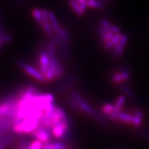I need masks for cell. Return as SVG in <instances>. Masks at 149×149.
I'll return each instance as SVG.
<instances>
[{"instance_id": "2", "label": "cell", "mask_w": 149, "mask_h": 149, "mask_svg": "<svg viewBox=\"0 0 149 149\" xmlns=\"http://www.w3.org/2000/svg\"><path fill=\"white\" fill-rule=\"evenodd\" d=\"M52 135H52V130L43 126L40 124V122L37 129L31 134V136L33 137H34L37 140L42 141L44 144H47L50 142Z\"/></svg>"}, {"instance_id": "40", "label": "cell", "mask_w": 149, "mask_h": 149, "mask_svg": "<svg viewBox=\"0 0 149 149\" xmlns=\"http://www.w3.org/2000/svg\"><path fill=\"white\" fill-rule=\"evenodd\" d=\"M1 44H0V48H1Z\"/></svg>"}, {"instance_id": "10", "label": "cell", "mask_w": 149, "mask_h": 149, "mask_svg": "<svg viewBox=\"0 0 149 149\" xmlns=\"http://www.w3.org/2000/svg\"><path fill=\"white\" fill-rule=\"evenodd\" d=\"M17 135L14 133L12 130L9 131L5 135H3L1 138H0V146L3 148L10 146L13 144V142L16 139Z\"/></svg>"}, {"instance_id": "11", "label": "cell", "mask_w": 149, "mask_h": 149, "mask_svg": "<svg viewBox=\"0 0 149 149\" xmlns=\"http://www.w3.org/2000/svg\"><path fill=\"white\" fill-rule=\"evenodd\" d=\"M59 64V61L57 60V58L51 59L49 68H48L47 72H46L45 76H44V77H45L46 81H51L53 79H55V69H56V67H57V64Z\"/></svg>"}, {"instance_id": "33", "label": "cell", "mask_w": 149, "mask_h": 149, "mask_svg": "<svg viewBox=\"0 0 149 149\" xmlns=\"http://www.w3.org/2000/svg\"><path fill=\"white\" fill-rule=\"evenodd\" d=\"M138 133L139 136L142 137V138L149 141V130H140L138 131Z\"/></svg>"}, {"instance_id": "28", "label": "cell", "mask_w": 149, "mask_h": 149, "mask_svg": "<svg viewBox=\"0 0 149 149\" xmlns=\"http://www.w3.org/2000/svg\"><path fill=\"white\" fill-rule=\"evenodd\" d=\"M44 143L39 140H34L31 142L29 145V149H43L44 146Z\"/></svg>"}, {"instance_id": "36", "label": "cell", "mask_w": 149, "mask_h": 149, "mask_svg": "<svg viewBox=\"0 0 149 149\" xmlns=\"http://www.w3.org/2000/svg\"><path fill=\"white\" fill-rule=\"evenodd\" d=\"M42 13L43 18H44V22H49V17H48V11L46 9H42Z\"/></svg>"}, {"instance_id": "23", "label": "cell", "mask_w": 149, "mask_h": 149, "mask_svg": "<svg viewBox=\"0 0 149 149\" xmlns=\"http://www.w3.org/2000/svg\"><path fill=\"white\" fill-rule=\"evenodd\" d=\"M93 117H94L95 120H96V122H97L102 127L106 128L109 127V124H108L107 122L106 121L105 119H104V116H102V115L100 113H97V112L96 111L95 114Z\"/></svg>"}, {"instance_id": "24", "label": "cell", "mask_w": 149, "mask_h": 149, "mask_svg": "<svg viewBox=\"0 0 149 149\" xmlns=\"http://www.w3.org/2000/svg\"><path fill=\"white\" fill-rule=\"evenodd\" d=\"M57 34H58L59 37H60L61 40L64 41V42H66L67 44H70V43L71 42V39H70L69 35H68V33L66 32V30L63 29V28L61 27V29H59Z\"/></svg>"}, {"instance_id": "39", "label": "cell", "mask_w": 149, "mask_h": 149, "mask_svg": "<svg viewBox=\"0 0 149 149\" xmlns=\"http://www.w3.org/2000/svg\"><path fill=\"white\" fill-rule=\"evenodd\" d=\"M0 149H3V148H2V147H1V146H0Z\"/></svg>"}, {"instance_id": "41", "label": "cell", "mask_w": 149, "mask_h": 149, "mask_svg": "<svg viewBox=\"0 0 149 149\" xmlns=\"http://www.w3.org/2000/svg\"><path fill=\"white\" fill-rule=\"evenodd\" d=\"M28 149H29V148H28Z\"/></svg>"}, {"instance_id": "5", "label": "cell", "mask_w": 149, "mask_h": 149, "mask_svg": "<svg viewBox=\"0 0 149 149\" xmlns=\"http://www.w3.org/2000/svg\"><path fill=\"white\" fill-rule=\"evenodd\" d=\"M117 121L132 124L136 127H139L143 122V119L136 117L134 115H130L126 113H123V112H120L117 113Z\"/></svg>"}, {"instance_id": "30", "label": "cell", "mask_w": 149, "mask_h": 149, "mask_svg": "<svg viewBox=\"0 0 149 149\" xmlns=\"http://www.w3.org/2000/svg\"><path fill=\"white\" fill-rule=\"evenodd\" d=\"M114 35H115V34H113V33L110 32V31H109V32H107V33H106L105 34L103 35L101 37V40H102V43H103V44H104L105 43H107V42H109V41L111 40L112 39H113V37H114Z\"/></svg>"}, {"instance_id": "31", "label": "cell", "mask_w": 149, "mask_h": 149, "mask_svg": "<svg viewBox=\"0 0 149 149\" xmlns=\"http://www.w3.org/2000/svg\"><path fill=\"white\" fill-rule=\"evenodd\" d=\"M13 40L12 37L10 35L6 33H3V34L0 35V43H9Z\"/></svg>"}, {"instance_id": "21", "label": "cell", "mask_w": 149, "mask_h": 149, "mask_svg": "<svg viewBox=\"0 0 149 149\" xmlns=\"http://www.w3.org/2000/svg\"><path fill=\"white\" fill-rule=\"evenodd\" d=\"M87 6L89 8H96V9H104L105 8V4L103 1H96V0H88L86 2Z\"/></svg>"}, {"instance_id": "37", "label": "cell", "mask_w": 149, "mask_h": 149, "mask_svg": "<svg viewBox=\"0 0 149 149\" xmlns=\"http://www.w3.org/2000/svg\"><path fill=\"white\" fill-rule=\"evenodd\" d=\"M72 146H68L66 148H65V149H72Z\"/></svg>"}, {"instance_id": "20", "label": "cell", "mask_w": 149, "mask_h": 149, "mask_svg": "<svg viewBox=\"0 0 149 149\" xmlns=\"http://www.w3.org/2000/svg\"><path fill=\"white\" fill-rule=\"evenodd\" d=\"M32 15H33V17L35 19V21L37 22V24H39L40 25L42 26L44 22V18H43V15H42V9L37 8L33 9Z\"/></svg>"}, {"instance_id": "18", "label": "cell", "mask_w": 149, "mask_h": 149, "mask_svg": "<svg viewBox=\"0 0 149 149\" xmlns=\"http://www.w3.org/2000/svg\"><path fill=\"white\" fill-rule=\"evenodd\" d=\"M126 101V97L124 95H120L117 98L116 101H115V104H113L114 105V112L115 113H118L121 112V110H122V108L124 106V103H125Z\"/></svg>"}, {"instance_id": "25", "label": "cell", "mask_w": 149, "mask_h": 149, "mask_svg": "<svg viewBox=\"0 0 149 149\" xmlns=\"http://www.w3.org/2000/svg\"><path fill=\"white\" fill-rule=\"evenodd\" d=\"M102 113L106 116L111 114V113L114 112V105L111 104H105L102 107L101 109Z\"/></svg>"}, {"instance_id": "29", "label": "cell", "mask_w": 149, "mask_h": 149, "mask_svg": "<svg viewBox=\"0 0 149 149\" xmlns=\"http://www.w3.org/2000/svg\"><path fill=\"white\" fill-rule=\"evenodd\" d=\"M68 107H69L70 109L72 110H73L74 111H81V109H80V108L79 107V105H78L77 102H76L73 99H72L70 97L69 100H68Z\"/></svg>"}, {"instance_id": "35", "label": "cell", "mask_w": 149, "mask_h": 149, "mask_svg": "<svg viewBox=\"0 0 149 149\" xmlns=\"http://www.w3.org/2000/svg\"><path fill=\"white\" fill-rule=\"evenodd\" d=\"M109 31H110V32L113 33V34H115V35L118 34V33H121L120 28H119L118 26H115V25H111V26L109 29Z\"/></svg>"}, {"instance_id": "9", "label": "cell", "mask_w": 149, "mask_h": 149, "mask_svg": "<svg viewBox=\"0 0 149 149\" xmlns=\"http://www.w3.org/2000/svg\"><path fill=\"white\" fill-rule=\"evenodd\" d=\"M130 77V72L128 69H122L121 71L113 74L111 77V80L113 83L122 84L123 82L127 81Z\"/></svg>"}, {"instance_id": "1", "label": "cell", "mask_w": 149, "mask_h": 149, "mask_svg": "<svg viewBox=\"0 0 149 149\" xmlns=\"http://www.w3.org/2000/svg\"><path fill=\"white\" fill-rule=\"evenodd\" d=\"M40 120L36 119H27L23 120L20 124L14 126L12 131L17 135H24V134H32L38 127Z\"/></svg>"}, {"instance_id": "16", "label": "cell", "mask_w": 149, "mask_h": 149, "mask_svg": "<svg viewBox=\"0 0 149 149\" xmlns=\"http://www.w3.org/2000/svg\"><path fill=\"white\" fill-rule=\"evenodd\" d=\"M68 3H69L70 8L72 9V10L74 11V13L76 14V15L81 17L84 15V13L82 10H81V8H80V6L78 3V1H76V0H71V1H68Z\"/></svg>"}, {"instance_id": "27", "label": "cell", "mask_w": 149, "mask_h": 149, "mask_svg": "<svg viewBox=\"0 0 149 149\" xmlns=\"http://www.w3.org/2000/svg\"><path fill=\"white\" fill-rule=\"evenodd\" d=\"M64 67L63 65H61L60 63L57 64V67H56L55 72V79H59L62 77V75L64 73Z\"/></svg>"}, {"instance_id": "4", "label": "cell", "mask_w": 149, "mask_h": 149, "mask_svg": "<svg viewBox=\"0 0 149 149\" xmlns=\"http://www.w3.org/2000/svg\"><path fill=\"white\" fill-rule=\"evenodd\" d=\"M17 65L19 67L22 68V70H24L28 74H29L30 76L34 78V79H37V81H46L45 77L44 75L41 73V72L39 70H37V68H34V67L31 66L30 64H28L26 63L23 62L22 61H17Z\"/></svg>"}, {"instance_id": "14", "label": "cell", "mask_w": 149, "mask_h": 149, "mask_svg": "<svg viewBox=\"0 0 149 149\" xmlns=\"http://www.w3.org/2000/svg\"><path fill=\"white\" fill-rule=\"evenodd\" d=\"M68 146L64 142L56 141V142H49L44 144L43 149H65Z\"/></svg>"}, {"instance_id": "15", "label": "cell", "mask_w": 149, "mask_h": 149, "mask_svg": "<svg viewBox=\"0 0 149 149\" xmlns=\"http://www.w3.org/2000/svg\"><path fill=\"white\" fill-rule=\"evenodd\" d=\"M120 90L122 91V93H124V94H125V95L127 96L128 98L134 100V99L136 97L135 93H134V91L132 90L128 86L126 85V84L123 83L122 84H120Z\"/></svg>"}, {"instance_id": "17", "label": "cell", "mask_w": 149, "mask_h": 149, "mask_svg": "<svg viewBox=\"0 0 149 149\" xmlns=\"http://www.w3.org/2000/svg\"><path fill=\"white\" fill-rule=\"evenodd\" d=\"M56 44L55 41H54L53 39H51V40L49 41L48 44V46H47V53L49 55V57L51 58V59H53L56 58L55 56V48H56Z\"/></svg>"}, {"instance_id": "8", "label": "cell", "mask_w": 149, "mask_h": 149, "mask_svg": "<svg viewBox=\"0 0 149 149\" xmlns=\"http://www.w3.org/2000/svg\"><path fill=\"white\" fill-rule=\"evenodd\" d=\"M128 42V36L123 34V36L120 42L115 46L113 51V56L115 59H119L122 57L124 51V48Z\"/></svg>"}, {"instance_id": "13", "label": "cell", "mask_w": 149, "mask_h": 149, "mask_svg": "<svg viewBox=\"0 0 149 149\" xmlns=\"http://www.w3.org/2000/svg\"><path fill=\"white\" fill-rule=\"evenodd\" d=\"M48 17H49V22L50 24H51L54 33H57L59 31V29H61V26H59V22L57 21V18H56L55 17V15L53 11H48Z\"/></svg>"}, {"instance_id": "22", "label": "cell", "mask_w": 149, "mask_h": 149, "mask_svg": "<svg viewBox=\"0 0 149 149\" xmlns=\"http://www.w3.org/2000/svg\"><path fill=\"white\" fill-rule=\"evenodd\" d=\"M77 77H76V76H72V77H70L69 79L66 80L64 82H63V84H61L60 86H59L58 91L59 93H61L66 88H68L70 85H71L72 83L77 81Z\"/></svg>"}, {"instance_id": "42", "label": "cell", "mask_w": 149, "mask_h": 149, "mask_svg": "<svg viewBox=\"0 0 149 149\" xmlns=\"http://www.w3.org/2000/svg\"><path fill=\"white\" fill-rule=\"evenodd\" d=\"M0 44H1V43H0Z\"/></svg>"}, {"instance_id": "7", "label": "cell", "mask_w": 149, "mask_h": 149, "mask_svg": "<svg viewBox=\"0 0 149 149\" xmlns=\"http://www.w3.org/2000/svg\"><path fill=\"white\" fill-rule=\"evenodd\" d=\"M19 98L12 97L8 100L0 102V117L9 113L11 110L17 107V103Z\"/></svg>"}, {"instance_id": "3", "label": "cell", "mask_w": 149, "mask_h": 149, "mask_svg": "<svg viewBox=\"0 0 149 149\" xmlns=\"http://www.w3.org/2000/svg\"><path fill=\"white\" fill-rule=\"evenodd\" d=\"M70 97L77 102L78 105L81 109V111H82L84 113H85L86 114L91 115V116H94L95 114L96 111L91 107L89 104L85 101V100L84 99L81 95L78 93L76 91H72L70 93Z\"/></svg>"}, {"instance_id": "19", "label": "cell", "mask_w": 149, "mask_h": 149, "mask_svg": "<svg viewBox=\"0 0 149 149\" xmlns=\"http://www.w3.org/2000/svg\"><path fill=\"white\" fill-rule=\"evenodd\" d=\"M60 46L61 53H62V55H64V57L66 59H69L70 57V51L69 49V47H68V44H67L66 42H65L61 40L60 42L58 43V44Z\"/></svg>"}, {"instance_id": "26", "label": "cell", "mask_w": 149, "mask_h": 149, "mask_svg": "<svg viewBox=\"0 0 149 149\" xmlns=\"http://www.w3.org/2000/svg\"><path fill=\"white\" fill-rule=\"evenodd\" d=\"M42 27L48 36L52 37L54 35V33H55L49 22H44V23L42 25Z\"/></svg>"}, {"instance_id": "38", "label": "cell", "mask_w": 149, "mask_h": 149, "mask_svg": "<svg viewBox=\"0 0 149 149\" xmlns=\"http://www.w3.org/2000/svg\"><path fill=\"white\" fill-rule=\"evenodd\" d=\"M72 149H79L78 148H77V147H73L72 146Z\"/></svg>"}, {"instance_id": "34", "label": "cell", "mask_w": 149, "mask_h": 149, "mask_svg": "<svg viewBox=\"0 0 149 149\" xmlns=\"http://www.w3.org/2000/svg\"><path fill=\"white\" fill-rule=\"evenodd\" d=\"M86 2L87 0H78V3H79V4L80 6V8L82 10L84 13H85L86 12L87 8H88Z\"/></svg>"}, {"instance_id": "12", "label": "cell", "mask_w": 149, "mask_h": 149, "mask_svg": "<svg viewBox=\"0 0 149 149\" xmlns=\"http://www.w3.org/2000/svg\"><path fill=\"white\" fill-rule=\"evenodd\" d=\"M122 36H123V34L121 33H118V34L115 35L114 37H113V39H112L111 40L109 41V42L105 43V44H104V48H105L106 50H107V51H109V50L112 49L113 48H114L115 46H116L119 42H120V41L121 40V39H122Z\"/></svg>"}, {"instance_id": "32", "label": "cell", "mask_w": 149, "mask_h": 149, "mask_svg": "<svg viewBox=\"0 0 149 149\" xmlns=\"http://www.w3.org/2000/svg\"><path fill=\"white\" fill-rule=\"evenodd\" d=\"M111 25L112 24H111V22L107 19H102L100 21V27L104 28L105 29H109L111 26Z\"/></svg>"}, {"instance_id": "6", "label": "cell", "mask_w": 149, "mask_h": 149, "mask_svg": "<svg viewBox=\"0 0 149 149\" xmlns=\"http://www.w3.org/2000/svg\"><path fill=\"white\" fill-rule=\"evenodd\" d=\"M40 66H39V70L41 72L43 75L45 76L47 72L48 68H49L50 64H51V59L49 57V55L47 53V51L45 49L41 50L40 52Z\"/></svg>"}]
</instances>
